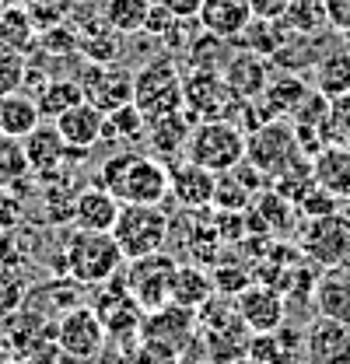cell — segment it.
<instances>
[{"label": "cell", "mask_w": 350, "mask_h": 364, "mask_svg": "<svg viewBox=\"0 0 350 364\" xmlns=\"http://www.w3.org/2000/svg\"><path fill=\"white\" fill-rule=\"evenodd\" d=\"M95 182L109 189L120 203H137V207H161V200L172 196L169 165L154 154H137V151H120L105 158Z\"/></svg>", "instance_id": "1"}, {"label": "cell", "mask_w": 350, "mask_h": 364, "mask_svg": "<svg viewBox=\"0 0 350 364\" xmlns=\"http://www.w3.org/2000/svg\"><path fill=\"white\" fill-rule=\"evenodd\" d=\"M0 347L18 364H53L63 358L56 343V322L32 305L0 318Z\"/></svg>", "instance_id": "2"}, {"label": "cell", "mask_w": 350, "mask_h": 364, "mask_svg": "<svg viewBox=\"0 0 350 364\" xmlns=\"http://www.w3.org/2000/svg\"><path fill=\"white\" fill-rule=\"evenodd\" d=\"M123 263L127 259H123L112 231H81V228H74V235L67 238V249L60 256V270L85 287L112 280Z\"/></svg>", "instance_id": "3"}, {"label": "cell", "mask_w": 350, "mask_h": 364, "mask_svg": "<svg viewBox=\"0 0 350 364\" xmlns=\"http://www.w3.org/2000/svg\"><path fill=\"white\" fill-rule=\"evenodd\" d=\"M133 105L147 116V123L186 109L182 70L172 56H154L133 74Z\"/></svg>", "instance_id": "4"}, {"label": "cell", "mask_w": 350, "mask_h": 364, "mask_svg": "<svg viewBox=\"0 0 350 364\" xmlns=\"http://www.w3.org/2000/svg\"><path fill=\"white\" fill-rule=\"evenodd\" d=\"M186 161L207 168V172H228L238 161H245V130L235 127L231 119H203L193 123L186 140Z\"/></svg>", "instance_id": "5"}, {"label": "cell", "mask_w": 350, "mask_h": 364, "mask_svg": "<svg viewBox=\"0 0 350 364\" xmlns=\"http://www.w3.org/2000/svg\"><path fill=\"white\" fill-rule=\"evenodd\" d=\"M172 235V221L161 207H137V203H123L116 225H112V238L123 252V259H144L154 252H165V242Z\"/></svg>", "instance_id": "6"}, {"label": "cell", "mask_w": 350, "mask_h": 364, "mask_svg": "<svg viewBox=\"0 0 350 364\" xmlns=\"http://www.w3.org/2000/svg\"><path fill=\"white\" fill-rule=\"evenodd\" d=\"M302 158L298 130L287 119H266L260 130L245 136V161L260 168L262 179H280Z\"/></svg>", "instance_id": "7"}, {"label": "cell", "mask_w": 350, "mask_h": 364, "mask_svg": "<svg viewBox=\"0 0 350 364\" xmlns=\"http://www.w3.org/2000/svg\"><path fill=\"white\" fill-rule=\"evenodd\" d=\"M175 263L169 252H154V256H144V259H133L127 263L123 273V284L133 294V301L144 309V312H154L161 305L172 301V280H175Z\"/></svg>", "instance_id": "8"}, {"label": "cell", "mask_w": 350, "mask_h": 364, "mask_svg": "<svg viewBox=\"0 0 350 364\" xmlns=\"http://www.w3.org/2000/svg\"><path fill=\"white\" fill-rule=\"evenodd\" d=\"M182 91H186V112L203 123V119H231L238 112V98L228 88L221 70H189L182 74Z\"/></svg>", "instance_id": "9"}, {"label": "cell", "mask_w": 350, "mask_h": 364, "mask_svg": "<svg viewBox=\"0 0 350 364\" xmlns=\"http://www.w3.org/2000/svg\"><path fill=\"white\" fill-rule=\"evenodd\" d=\"M56 343H60L63 358L91 364L109 347V333H105V326H102L95 309L78 305V309H70V312H63L56 318Z\"/></svg>", "instance_id": "10"}, {"label": "cell", "mask_w": 350, "mask_h": 364, "mask_svg": "<svg viewBox=\"0 0 350 364\" xmlns=\"http://www.w3.org/2000/svg\"><path fill=\"white\" fill-rule=\"evenodd\" d=\"M95 312L102 318L109 340H137L140 336V322H144V309L133 301V294L127 291L123 277H112L105 280L98 301H95Z\"/></svg>", "instance_id": "11"}, {"label": "cell", "mask_w": 350, "mask_h": 364, "mask_svg": "<svg viewBox=\"0 0 350 364\" xmlns=\"http://www.w3.org/2000/svg\"><path fill=\"white\" fill-rule=\"evenodd\" d=\"M196 336H200L196 312H193V309H182V305H175V301L154 309V312H144V322H140V340L165 343V347H172L179 354H186Z\"/></svg>", "instance_id": "12"}, {"label": "cell", "mask_w": 350, "mask_h": 364, "mask_svg": "<svg viewBox=\"0 0 350 364\" xmlns=\"http://www.w3.org/2000/svg\"><path fill=\"white\" fill-rule=\"evenodd\" d=\"M235 312L249 326V333H277L287 322V301L273 284H249L235 298Z\"/></svg>", "instance_id": "13"}, {"label": "cell", "mask_w": 350, "mask_h": 364, "mask_svg": "<svg viewBox=\"0 0 350 364\" xmlns=\"http://www.w3.org/2000/svg\"><path fill=\"white\" fill-rule=\"evenodd\" d=\"M302 249L308 259H315L319 267H340L350 256V225L344 218L329 214V218H312V225L302 235Z\"/></svg>", "instance_id": "14"}, {"label": "cell", "mask_w": 350, "mask_h": 364, "mask_svg": "<svg viewBox=\"0 0 350 364\" xmlns=\"http://www.w3.org/2000/svg\"><path fill=\"white\" fill-rule=\"evenodd\" d=\"M78 85L85 88V102L98 105L105 116L133 102V74L105 70L102 63H91L85 70V77H78Z\"/></svg>", "instance_id": "15"}, {"label": "cell", "mask_w": 350, "mask_h": 364, "mask_svg": "<svg viewBox=\"0 0 350 364\" xmlns=\"http://www.w3.org/2000/svg\"><path fill=\"white\" fill-rule=\"evenodd\" d=\"M305 364H350V326L333 318H315L305 329Z\"/></svg>", "instance_id": "16"}, {"label": "cell", "mask_w": 350, "mask_h": 364, "mask_svg": "<svg viewBox=\"0 0 350 364\" xmlns=\"http://www.w3.org/2000/svg\"><path fill=\"white\" fill-rule=\"evenodd\" d=\"M221 74L228 81V88L235 91L238 102H256L262 98V91L270 85V60H262L249 49H235L224 63H221Z\"/></svg>", "instance_id": "17"}, {"label": "cell", "mask_w": 350, "mask_h": 364, "mask_svg": "<svg viewBox=\"0 0 350 364\" xmlns=\"http://www.w3.org/2000/svg\"><path fill=\"white\" fill-rule=\"evenodd\" d=\"M302 354H305V336L284 322L277 333H253L245 364H298Z\"/></svg>", "instance_id": "18"}, {"label": "cell", "mask_w": 350, "mask_h": 364, "mask_svg": "<svg viewBox=\"0 0 350 364\" xmlns=\"http://www.w3.org/2000/svg\"><path fill=\"white\" fill-rule=\"evenodd\" d=\"M169 179H172V196L182 207L203 210V207L214 203V193H218V176L214 172H207V168L182 158V161L169 165Z\"/></svg>", "instance_id": "19"}, {"label": "cell", "mask_w": 350, "mask_h": 364, "mask_svg": "<svg viewBox=\"0 0 350 364\" xmlns=\"http://www.w3.org/2000/svg\"><path fill=\"white\" fill-rule=\"evenodd\" d=\"M120 210H123V203H120L109 189H102L98 182H91L85 189H78L70 225L81 228V231H112Z\"/></svg>", "instance_id": "20"}, {"label": "cell", "mask_w": 350, "mask_h": 364, "mask_svg": "<svg viewBox=\"0 0 350 364\" xmlns=\"http://www.w3.org/2000/svg\"><path fill=\"white\" fill-rule=\"evenodd\" d=\"M260 193H262V172L253 168L249 161H238L235 168H228V172L218 176L214 207H218V210H235V214H242Z\"/></svg>", "instance_id": "21"}, {"label": "cell", "mask_w": 350, "mask_h": 364, "mask_svg": "<svg viewBox=\"0 0 350 364\" xmlns=\"http://www.w3.org/2000/svg\"><path fill=\"white\" fill-rule=\"evenodd\" d=\"M315 312L322 318L350 326V263L326 267L315 280Z\"/></svg>", "instance_id": "22"}, {"label": "cell", "mask_w": 350, "mask_h": 364, "mask_svg": "<svg viewBox=\"0 0 350 364\" xmlns=\"http://www.w3.org/2000/svg\"><path fill=\"white\" fill-rule=\"evenodd\" d=\"M21 147H25V158H28L32 176H43V179H53L60 172L63 158L70 154V147L63 144L56 123H39L32 134L21 140Z\"/></svg>", "instance_id": "23"}, {"label": "cell", "mask_w": 350, "mask_h": 364, "mask_svg": "<svg viewBox=\"0 0 350 364\" xmlns=\"http://www.w3.org/2000/svg\"><path fill=\"white\" fill-rule=\"evenodd\" d=\"M56 130L63 136V144L70 151H91L102 136H105V112L91 102H81L74 109H67L56 119Z\"/></svg>", "instance_id": "24"}, {"label": "cell", "mask_w": 350, "mask_h": 364, "mask_svg": "<svg viewBox=\"0 0 350 364\" xmlns=\"http://www.w3.org/2000/svg\"><path fill=\"white\" fill-rule=\"evenodd\" d=\"M189 112H172V116H161V119H151L147 123V144L154 151V158H161L165 165H175L179 158H186V140H189Z\"/></svg>", "instance_id": "25"}, {"label": "cell", "mask_w": 350, "mask_h": 364, "mask_svg": "<svg viewBox=\"0 0 350 364\" xmlns=\"http://www.w3.org/2000/svg\"><path fill=\"white\" fill-rule=\"evenodd\" d=\"M249 21H253V11H249L245 0H203V7H200L203 32L228 39V43H235L245 32Z\"/></svg>", "instance_id": "26"}, {"label": "cell", "mask_w": 350, "mask_h": 364, "mask_svg": "<svg viewBox=\"0 0 350 364\" xmlns=\"http://www.w3.org/2000/svg\"><path fill=\"white\" fill-rule=\"evenodd\" d=\"M315 186L333 193L336 200H350V147L347 144H329L315 154L312 161Z\"/></svg>", "instance_id": "27"}, {"label": "cell", "mask_w": 350, "mask_h": 364, "mask_svg": "<svg viewBox=\"0 0 350 364\" xmlns=\"http://www.w3.org/2000/svg\"><path fill=\"white\" fill-rule=\"evenodd\" d=\"M200 340H203V350H207L211 364H238L245 361L253 333H249V326L242 318H231L228 326H221L214 333H203Z\"/></svg>", "instance_id": "28"}, {"label": "cell", "mask_w": 350, "mask_h": 364, "mask_svg": "<svg viewBox=\"0 0 350 364\" xmlns=\"http://www.w3.org/2000/svg\"><path fill=\"white\" fill-rule=\"evenodd\" d=\"M39 123H43V112H39V105H36L32 95L11 91V95L0 98V134L14 136V140H25Z\"/></svg>", "instance_id": "29"}, {"label": "cell", "mask_w": 350, "mask_h": 364, "mask_svg": "<svg viewBox=\"0 0 350 364\" xmlns=\"http://www.w3.org/2000/svg\"><path fill=\"white\" fill-rule=\"evenodd\" d=\"M308 85L298 77V74H284L277 81H270L266 91H262V105H266V119H284V116H295L298 105L305 102L308 95Z\"/></svg>", "instance_id": "30"}, {"label": "cell", "mask_w": 350, "mask_h": 364, "mask_svg": "<svg viewBox=\"0 0 350 364\" xmlns=\"http://www.w3.org/2000/svg\"><path fill=\"white\" fill-rule=\"evenodd\" d=\"M326 53H329V49L322 46L319 32H315V36H295V32H291V39L284 43V49H280L270 63L280 67L284 74H298V70H315V63H319Z\"/></svg>", "instance_id": "31"}, {"label": "cell", "mask_w": 350, "mask_h": 364, "mask_svg": "<svg viewBox=\"0 0 350 364\" xmlns=\"http://www.w3.org/2000/svg\"><path fill=\"white\" fill-rule=\"evenodd\" d=\"M214 294H218V291H214V277L207 270H200V267H179V270H175V280H172L175 305L196 312V309L207 305Z\"/></svg>", "instance_id": "32"}, {"label": "cell", "mask_w": 350, "mask_h": 364, "mask_svg": "<svg viewBox=\"0 0 350 364\" xmlns=\"http://www.w3.org/2000/svg\"><path fill=\"white\" fill-rule=\"evenodd\" d=\"M315 91L333 98L350 95V53L347 49H329L319 63H315Z\"/></svg>", "instance_id": "33"}, {"label": "cell", "mask_w": 350, "mask_h": 364, "mask_svg": "<svg viewBox=\"0 0 350 364\" xmlns=\"http://www.w3.org/2000/svg\"><path fill=\"white\" fill-rule=\"evenodd\" d=\"M154 0H102V21L116 36H137L147 25Z\"/></svg>", "instance_id": "34"}, {"label": "cell", "mask_w": 350, "mask_h": 364, "mask_svg": "<svg viewBox=\"0 0 350 364\" xmlns=\"http://www.w3.org/2000/svg\"><path fill=\"white\" fill-rule=\"evenodd\" d=\"M85 102V88L78 85V81H67V77H46L43 85H39V95H36V105H39V112H43L46 119H60L67 109H74V105H81Z\"/></svg>", "instance_id": "35"}, {"label": "cell", "mask_w": 350, "mask_h": 364, "mask_svg": "<svg viewBox=\"0 0 350 364\" xmlns=\"http://www.w3.org/2000/svg\"><path fill=\"white\" fill-rule=\"evenodd\" d=\"M287 39H291V32H287L284 21H262V18H253V21L245 25V32L238 36L242 49L256 53V56H262V60H273V56L284 49Z\"/></svg>", "instance_id": "36"}, {"label": "cell", "mask_w": 350, "mask_h": 364, "mask_svg": "<svg viewBox=\"0 0 350 364\" xmlns=\"http://www.w3.org/2000/svg\"><path fill=\"white\" fill-rule=\"evenodd\" d=\"M36 36H39V28L32 21V11L18 7V4H7L4 14H0V43L28 56V49L36 46Z\"/></svg>", "instance_id": "37"}, {"label": "cell", "mask_w": 350, "mask_h": 364, "mask_svg": "<svg viewBox=\"0 0 350 364\" xmlns=\"http://www.w3.org/2000/svg\"><path fill=\"white\" fill-rule=\"evenodd\" d=\"M25 176H32V168H28V158H25L21 140L0 134V189H14V186H21Z\"/></svg>", "instance_id": "38"}, {"label": "cell", "mask_w": 350, "mask_h": 364, "mask_svg": "<svg viewBox=\"0 0 350 364\" xmlns=\"http://www.w3.org/2000/svg\"><path fill=\"white\" fill-rule=\"evenodd\" d=\"M284 25L287 32L295 36H315L319 28H329L326 25V7L322 0H291L287 14H284Z\"/></svg>", "instance_id": "39"}, {"label": "cell", "mask_w": 350, "mask_h": 364, "mask_svg": "<svg viewBox=\"0 0 350 364\" xmlns=\"http://www.w3.org/2000/svg\"><path fill=\"white\" fill-rule=\"evenodd\" d=\"M28 81V56L0 43V98L11 91H21Z\"/></svg>", "instance_id": "40"}, {"label": "cell", "mask_w": 350, "mask_h": 364, "mask_svg": "<svg viewBox=\"0 0 350 364\" xmlns=\"http://www.w3.org/2000/svg\"><path fill=\"white\" fill-rule=\"evenodd\" d=\"M105 134L120 136V140H140L147 134V116L130 102V105H123V109L105 116Z\"/></svg>", "instance_id": "41"}, {"label": "cell", "mask_w": 350, "mask_h": 364, "mask_svg": "<svg viewBox=\"0 0 350 364\" xmlns=\"http://www.w3.org/2000/svg\"><path fill=\"white\" fill-rule=\"evenodd\" d=\"M25 298H28V284H25L21 270L0 263V318L18 312V309L25 305Z\"/></svg>", "instance_id": "42"}, {"label": "cell", "mask_w": 350, "mask_h": 364, "mask_svg": "<svg viewBox=\"0 0 350 364\" xmlns=\"http://www.w3.org/2000/svg\"><path fill=\"white\" fill-rule=\"evenodd\" d=\"M326 140H329V144H350V95L329 102V116H326Z\"/></svg>", "instance_id": "43"}, {"label": "cell", "mask_w": 350, "mask_h": 364, "mask_svg": "<svg viewBox=\"0 0 350 364\" xmlns=\"http://www.w3.org/2000/svg\"><path fill=\"white\" fill-rule=\"evenodd\" d=\"M179 350L165 347V343H154V340H133L130 347V364H179Z\"/></svg>", "instance_id": "44"}, {"label": "cell", "mask_w": 350, "mask_h": 364, "mask_svg": "<svg viewBox=\"0 0 350 364\" xmlns=\"http://www.w3.org/2000/svg\"><path fill=\"white\" fill-rule=\"evenodd\" d=\"M214 291L224 294V298H238L249 284H253V277L245 267H214Z\"/></svg>", "instance_id": "45"}, {"label": "cell", "mask_w": 350, "mask_h": 364, "mask_svg": "<svg viewBox=\"0 0 350 364\" xmlns=\"http://www.w3.org/2000/svg\"><path fill=\"white\" fill-rule=\"evenodd\" d=\"M302 210H305L308 218H329V214H336V196L315 186L305 200H302Z\"/></svg>", "instance_id": "46"}, {"label": "cell", "mask_w": 350, "mask_h": 364, "mask_svg": "<svg viewBox=\"0 0 350 364\" xmlns=\"http://www.w3.org/2000/svg\"><path fill=\"white\" fill-rule=\"evenodd\" d=\"M326 7V25L340 36H350V0H322Z\"/></svg>", "instance_id": "47"}, {"label": "cell", "mask_w": 350, "mask_h": 364, "mask_svg": "<svg viewBox=\"0 0 350 364\" xmlns=\"http://www.w3.org/2000/svg\"><path fill=\"white\" fill-rule=\"evenodd\" d=\"M245 4H249L253 18H262V21H284V14L291 7V0H245Z\"/></svg>", "instance_id": "48"}, {"label": "cell", "mask_w": 350, "mask_h": 364, "mask_svg": "<svg viewBox=\"0 0 350 364\" xmlns=\"http://www.w3.org/2000/svg\"><path fill=\"white\" fill-rule=\"evenodd\" d=\"M158 7H165L172 18L179 21H189V18H200V7H203V0H154Z\"/></svg>", "instance_id": "49"}, {"label": "cell", "mask_w": 350, "mask_h": 364, "mask_svg": "<svg viewBox=\"0 0 350 364\" xmlns=\"http://www.w3.org/2000/svg\"><path fill=\"white\" fill-rule=\"evenodd\" d=\"M0 364H18V361H14V358H11V354H7V350L0 347Z\"/></svg>", "instance_id": "50"}, {"label": "cell", "mask_w": 350, "mask_h": 364, "mask_svg": "<svg viewBox=\"0 0 350 364\" xmlns=\"http://www.w3.org/2000/svg\"><path fill=\"white\" fill-rule=\"evenodd\" d=\"M7 4H18V7H32L36 0H7Z\"/></svg>", "instance_id": "51"}, {"label": "cell", "mask_w": 350, "mask_h": 364, "mask_svg": "<svg viewBox=\"0 0 350 364\" xmlns=\"http://www.w3.org/2000/svg\"><path fill=\"white\" fill-rule=\"evenodd\" d=\"M4 7H7V0H0V14H4Z\"/></svg>", "instance_id": "52"}, {"label": "cell", "mask_w": 350, "mask_h": 364, "mask_svg": "<svg viewBox=\"0 0 350 364\" xmlns=\"http://www.w3.org/2000/svg\"><path fill=\"white\" fill-rule=\"evenodd\" d=\"M238 364H245V361H238Z\"/></svg>", "instance_id": "53"}]
</instances>
